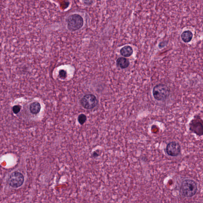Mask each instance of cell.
<instances>
[{
    "mask_svg": "<svg viewBox=\"0 0 203 203\" xmlns=\"http://www.w3.org/2000/svg\"><path fill=\"white\" fill-rule=\"evenodd\" d=\"M78 120L81 125H83L87 120V116L84 114H81L79 115Z\"/></svg>",
    "mask_w": 203,
    "mask_h": 203,
    "instance_id": "obj_12",
    "label": "cell"
},
{
    "mask_svg": "<svg viewBox=\"0 0 203 203\" xmlns=\"http://www.w3.org/2000/svg\"><path fill=\"white\" fill-rule=\"evenodd\" d=\"M81 103L82 106L86 109H92L97 105L98 100L95 95L88 94L83 97Z\"/></svg>",
    "mask_w": 203,
    "mask_h": 203,
    "instance_id": "obj_6",
    "label": "cell"
},
{
    "mask_svg": "<svg viewBox=\"0 0 203 203\" xmlns=\"http://www.w3.org/2000/svg\"><path fill=\"white\" fill-rule=\"evenodd\" d=\"M152 93L154 99L159 101H164L171 95L170 88L164 84H159L153 88Z\"/></svg>",
    "mask_w": 203,
    "mask_h": 203,
    "instance_id": "obj_2",
    "label": "cell"
},
{
    "mask_svg": "<svg viewBox=\"0 0 203 203\" xmlns=\"http://www.w3.org/2000/svg\"><path fill=\"white\" fill-rule=\"evenodd\" d=\"M24 182V177L22 173L18 171H14L11 174L8 179L9 186L14 188L21 186Z\"/></svg>",
    "mask_w": 203,
    "mask_h": 203,
    "instance_id": "obj_5",
    "label": "cell"
},
{
    "mask_svg": "<svg viewBox=\"0 0 203 203\" xmlns=\"http://www.w3.org/2000/svg\"><path fill=\"white\" fill-rule=\"evenodd\" d=\"M21 107L20 106L16 105L13 107V110L14 114H17L21 111Z\"/></svg>",
    "mask_w": 203,
    "mask_h": 203,
    "instance_id": "obj_14",
    "label": "cell"
},
{
    "mask_svg": "<svg viewBox=\"0 0 203 203\" xmlns=\"http://www.w3.org/2000/svg\"><path fill=\"white\" fill-rule=\"evenodd\" d=\"M83 24V17L78 14L71 15L67 20V27L71 31H75L81 29L82 27Z\"/></svg>",
    "mask_w": 203,
    "mask_h": 203,
    "instance_id": "obj_3",
    "label": "cell"
},
{
    "mask_svg": "<svg viewBox=\"0 0 203 203\" xmlns=\"http://www.w3.org/2000/svg\"><path fill=\"white\" fill-rule=\"evenodd\" d=\"M166 150L168 155L171 157H177L181 154V146L179 142L173 141L168 144Z\"/></svg>",
    "mask_w": 203,
    "mask_h": 203,
    "instance_id": "obj_7",
    "label": "cell"
},
{
    "mask_svg": "<svg viewBox=\"0 0 203 203\" xmlns=\"http://www.w3.org/2000/svg\"><path fill=\"white\" fill-rule=\"evenodd\" d=\"M197 191V184L191 179L184 180L180 188V193L184 197L190 198L195 195Z\"/></svg>",
    "mask_w": 203,
    "mask_h": 203,
    "instance_id": "obj_1",
    "label": "cell"
},
{
    "mask_svg": "<svg viewBox=\"0 0 203 203\" xmlns=\"http://www.w3.org/2000/svg\"><path fill=\"white\" fill-rule=\"evenodd\" d=\"M58 76L60 79H65L67 77V72L65 70L62 69L60 70L59 71Z\"/></svg>",
    "mask_w": 203,
    "mask_h": 203,
    "instance_id": "obj_13",
    "label": "cell"
},
{
    "mask_svg": "<svg viewBox=\"0 0 203 203\" xmlns=\"http://www.w3.org/2000/svg\"><path fill=\"white\" fill-rule=\"evenodd\" d=\"M120 53L124 57H130L133 54V49L130 46H126L121 49Z\"/></svg>",
    "mask_w": 203,
    "mask_h": 203,
    "instance_id": "obj_9",
    "label": "cell"
},
{
    "mask_svg": "<svg viewBox=\"0 0 203 203\" xmlns=\"http://www.w3.org/2000/svg\"><path fill=\"white\" fill-rule=\"evenodd\" d=\"M116 64L118 67L122 69H126L130 65V62L125 58L120 57L117 60Z\"/></svg>",
    "mask_w": 203,
    "mask_h": 203,
    "instance_id": "obj_8",
    "label": "cell"
},
{
    "mask_svg": "<svg viewBox=\"0 0 203 203\" xmlns=\"http://www.w3.org/2000/svg\"><path fill=\"white\" fill-rule=\"evenodd\" d=\"M181 37L183 41L185 43H189L191 41L193 37V34L190 31H186L183 32Z\"/></svg>",
    "mask_w": 203,
    "mask_h": 203,
    "instance_id": "obj_10",
    "label": "cell"
},
{
    "mask_svg": "<svg viewBox=\"0 0 203 203\" xmlns=\"http://www.w3.org/2000/svg\"><path fill=\"white\" fill-rule=\"evenodd\" d=\"M41 105L37 102L32 103L30 106V111L32 114H36L39 113L41 110Z\"/></svg>",
    "mask_w": 203,
    "mask_h": 203,
    "instance_id": "obj_11",
    "label": "cell"
},
{
    "mask_svg": "<svg viewBox=\"0 0 203 203\" xmlns=\"http://www.w3.org/2000/svg\"><path fill=\"white\" fill-rule=\"evenodd\" d=\"M190 131L198 136H203V120L199 115H195L189 123Z\"/></svg>",
    "mask_w": 203,
    "mask_h": 203,
    "instance_id": "obj_4",
    "label": "cell"
}]
</instances>
